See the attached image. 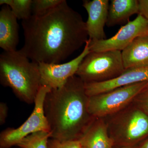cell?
I'll return each mask as SVG.
<instances>
[{
	"instance_id": "obj_1",
	"label": "cell",
	"mask_w": 148,
	"mask_h": 148,
	"mask_svg": "<svg viewBox=\"0 0 148 148\" xmlns=\"http://www.w3.org/2000/svg\"><path fill=\"white\" fill-rule=\"evenodd\" d=\"M21 25L24 44L19 50L38 64H60L89 39L82 16L65 0L43 15H32Z\"/></svg>"
},
{
	"instance_id": "obj_2",
	"label": "cell",
	"mask_w": 148,
	"mask_h": 148,
	"mask_svg": "<svg viewBox=\"0 0 148 148\" xmlns=\"http://www.w3.org/2000/svg\"><path fill=\"white\" fill-rule=\"evenodd\" d=\"M84 83L75 75L63 86L51 89L44 109L51 138L61 141L80 140L90 127V118Z\"/></svg>"
},
{
	"instance_id": "obj_3",
	"label": "cell",
	"mask_w": 148,
	"mask_h": 148,
	"mask_svg": "<svg viewBox=\"0 0 148 148\" xmlns=\"http://www.w3.org/2000/svg\"><path fill=\"white\" fill-rule=\"evenodd\" d=\"M0 82L21 101L33 104L42 86L38 64L20 50L4 51L0 55Z\"/></svg>"
},
{
	"instance_id": "obj_4",
	"label": "cell",
	"mask_w": 148,
	"mask_h": 148,
	"mask_svg": "<svg viewBox=\"0 0 148 148\" xmlns=\"http://www.w3.org/2000/svg\"><path fill=\"white\" fill-rule=\"evenodd\" d=\"M125 70L121 51H90L81 63L75 75L84 83L101 82L118 77Z\"/></svg>"
},
{
	"instance_id": "obj_5",
	"label": "cell",
	"mask_w": 148,
	"mask_h": 148,
	"mask_svg": "<svg viewBox=\"0 0 148 148\" xmlns=\"http://www.w3.org/2000/svg\"><path fill=\"white\" fill-rule=\"evenodd\" d=\"M148 88L143 82L118 88L88 98L87 110L93 117L105 116L124 108Z\"/></svg>"
},
{
	"instance_id": "obj_6",
	"label": "cell",
	"mask_w": 148,
	"mask_h": 148,
	"mask_svg": "<svg viewBox=\"0 0 148 148\" xmlns=\"http://www.w3.org/2000/svg\"><path fill=\"white\" fill-rule=\"evenodd\" d=\"M51 89L48 86H42L36 97L34 110L26 121L17 128H8L1 132L0 135L1 148L16 146L21 140L32 133L40 131L49 132L48 123L45 114L44 103L46 96Z\"/></svg>"
},
{
	"instance_id": "obj_7",
	"label": "cell",
	"mask_w": 148,
	"mask_h": 148,
	"mask_svg": "<svg viewBox=\"0 0 148 148\" xmlns=\"http://www.w3.org/2000/svg\"><path fill=\"white\" fill-rule=\"evenodd\" d=\"M148 34V21L140 14L133 21H128L113 36L102 40H90L91 52L107 51H122L135 38Z\"/></svg>"
},
{
	"instance_id": "obj_8",
	"label": "cell",
	"mask_w": 148,
	"mask_h": 148,
	"mask_svg": "<svg viewBox=\"0 0 148 148\" xmlns=\"http://www.w3.org/2000/svg\"><path fill=\"white\" fill-rule=\"evenodd\" d=\"M89 43L90 40L88 39L82 53L67 63L38 64L42 86H48L51 89H56L63 86L70 78L76 75L83 60L90 53Z\"/></svg>"
},
{
	"instance_id": "obj_9",
	"label": "cell",
	"mask_w": 148,
	"mask_h": 148,
	"mask_svg": "<svg viewBox=\"0 0 148 148\" xmlns=\"http://www.w3.org/2000/svg\"><path fill=\"white\" fill-rule=\"evenodd\" d=\"M143 82H148V66L125 69L118 77L107 81L84 83L86 95L90 97Z\"/></svg>"
},
{
	"instance_id": "obj_10",
	"label": "cell",
	"mask_w": 148,
	"mask_h": 148,
	"mask_svg": "<svg viewBox=\"0 0 148 148\" xmlns=\"http://www.w3.org/2000/svg\"><path fill=\"white\" fill-rule=\"evenodd\" d=\"M82 5L88 14L86 24L89 39L92 41L106 39L104 27L108 18L109 1L85 0Z\"/></svg>"
},
{
	"instance_id": "obj_11",
	"label": "cell",
	"mask_w": 148,
	"mask_h": 148,
	"mask_svg": "<svg viewBox=\"0 0 148 148\" xmlns=\"http://www.w3.org/2000/svg\"><path fill=\"white\" fill-rule=\"evenodd\" d=\"M17 18L7 5L0 11V47L4 51L16 50L19 42Z\"/></svg>"
},
{
	"instance_id": "obj_12",
	"label": "cell",
	"mask_w": 148,
	"mask_h": 148,
	"mask_svg": "<svg viewBox=\"0 0 148 148\" xmlns=\"http://www.w3.org/2000/svg\"><path fill=\"white\" fill-rule=\"evenodd\" d=\"M121 53L125 69L148 66V34L135 38Z\"/></svg>"
},
{
	"instance_id": "obj_13",
	"label": "cell",
	"mask_w": 148,
	"mask_h": 148,
	"mask_svg": "<svg viewBox=\"0 0 148 148\" xmlns=\"http://www.w3.org/2000/svg\"><path fill=\"white\" fill-rule=\"evenodd\" d=\"M123 124L122 133L127 143H134L148 134V116L139 110L132 111Z\"/></svg>"
},
{
	"instance_id": "obj_14",
	"label": "cell",
	"mask_w": 148,
	"mask_h": 148,
	"mask_svg": "<svg viewBox=\"0 0 148 148\" xmlns=\"http://www.w3.org/2000/svg\"><path fill=\"white\" fill-rule=\"evenodd\" d=\"M138 13V1L112 0L109 5L106 25L112 27L124 24L130 16Z\"/></svg>"
},
{
	"instance_id": "obj_15",
	"label": "cell",
	"mask_w": 148,
	"mask_h": 148,
	"mask_svg": "<svg viewBox=\"0 0 148 148\" xmlns=\"http://www.w3.org/2000/svg\"><path fill=\"white\" fill-rule=\"evenodd\" d=\"M80 140L84 148H112L106 125L101 122L92 123Z\"/></svg>"
},
{
	"instance_id": "obj_16",
	"label": "cell",
	"mask_w": 148,
	"mask_h": 148,
	"mask_svg": "<svg viewBox=\"0 0 148 148\" xmlns=\"http://www.w3.org/2000/svg\"><path fill=\"white\" fill-rule=\"evenodd\" d=\"M33 0H1L0 5H7L18 19L26 20L32 15Z\"/></svg>"
},
{
	"instance_id": "obj_17",
	"label": "cell",
	"mask_w": 148,
	"mask_h": 148,
	"mask_svg": "<svg viewBox=\"0 0 148 148\" xmlns=\"http://www.w3.org/2000/svg\"><path fill=\"white\" fill-rule=\"evenodd\" d=\"M50 133L46 131L32 133L21 140L16 145L20 148H48Z\"/></svg>"
},
{
	"instance_id": "obj_18",
	"label": "cell",
	"mask_w": 148,
	"mask_h": 148,
	"mask_svg": "<svg viewBox=\"0 0 148 148\" xmlns=\"http://www.w3.org/2000/svg\"><path fill=\"white\" fill-rule=\"evenodd\" d=\"M63 0H33L32 15H43L57 6Z\"/></svg>"
},
{
	"instance_id": "obj_19",
	"label": "cell",
	"mask_w": 148,
	"mask_h": 148,
	"mask_svg": "<svg viewBox=\"0 0 148 148\" xmlns=\"http://www.w3.org/2000/svg\"><path fill=\"white\" fill-rule=\"evenodd\" d=\"M80 140L61 141L49 138L48 142V148H83Z\"/></svg>"
},
{
	"instance_id": "obj_20",
	"label": "cell",
	"mask_w": 148,
	"mask_h": 148,
	"mask_svg": "<svg viewBox=\"0 0 148 148\" xmlns=\"http://www.w3.org/2000/svg\"><path fill=\"white\" fill-rule=\"evenodd\" d=\"M139 13L148 21V0H139Z\"/></svg>"
},
{
	"instance_id": "obj_21",
	"label": "cell",
	"mask_w": 148,
	"mask_h": 148,
	"mask_svg": "<svg viewBox=\"0 0 148 148\" xmlns=\"http://www.w3.org/2000/svg\"><path fill=\"white\" fill-rule=\"evenodd\" d=\"M8 107L5 103H0V125H3L5 123L7 117Z\"/></svg>"
},
{
	"instance_id": "obj_22",
	"label": "cell",
	"mask_w": 148,
	"mask_h": 148,
	"mask_svg": "<svg viewBox=\"0 0 148 148\" xmlns=\"http://www.w3.org/2000/svg\"><path fill=\"white\" fill-rule=\"evenodd\" d=\"M143 93L145 94V106L146 109L148 112V88L143 91Z\"/></svg>"
},
{
	"instance_id": "obj_23",
	"label": "cell",
	"mask_w": 148,
	"mask_h": 148,
	"mask_svg": "<svg viewBox=\"0 0 148 148\" xmlns=\"http://www.w3.org/2000/svg\"><path fill=\"white\" fill-rule=\"evenodd\" d=\"M141 148H148V140L143 145Z\"/></svg>"
},
{
	"instance_id": "obj_24",
	"label": "cell",
	"mask_w": 148,
	"mask_h": 148,
	"mask_svg": "<svg viewBox=\"0 0 148 148\" xmlns=\"http://www.w3.org/2000/svg\"></svg>"
},
{
	"instance_id": "obj_25",
	"label": "cell",
	"mask_w": 148,
	"mask_h": 148,
	"mask_svg": "<svg viewBox=\"0 0 148 148\" xmlns=\"http://www.w3.org/2000/svg\"></svg>"
}]
</instances>
